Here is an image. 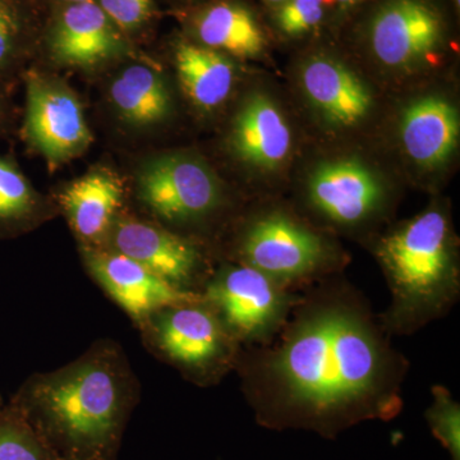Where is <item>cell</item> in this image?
Returning a JSON list of instances; mask_svg holds the SVG:
<instances>
[{
	"instance_id": "1",
	"label": "cell",
	"mask_w": 460,
	"mask_h": 460,
	"mask_svg": "<svg viewBox=\"0 0 460 460\" xmlns=\"http://www.w3.org/2000/svg\"><path fill=\"white\" fill-rule=\"evenodd\" d=\"M361 290L326 279L302 290L270 343L242 348L237 368L257 422L332 438L402 410L404 354Z\"/></svg>"
},
{
	"instance_id": "2",
	"label": "cell",
	"mask_w": 460,
	"mask_h": 460,
	"mask_svg": "<svg viewBox=\"0 0 460 460\" xmlns=\"http://www.w3.org/2000/svg\"><path fill=\"white\" fill-rule=\"evenodd\" d=\"M136 402L123 350L102 341L65 367L33 375L8 405L58 460H115Z\"/></svg>"
},
{
	"instance_id": "3",
	"label": "cell",
	"mask_w": 460,
	"mask_h": 460,
	"mask_svg": "<svg viewBox=\"0 0 460 460\" xmlns=\"http://www.w3.org/2000/svg\"><path fill=\"white\" fill-rule=\"evenodd\" d=\"M390 304L378 314L392 337H408L447 316L460 296L459 266L449 217L431 208L378 241Z\"/></svg>"
},
{
	"instance_id": "4",
	"label": "cell",
	"mask_w": 460,
	"mask_h": 460,
	"mask_svg": "<svg viewBox=\"0 0 460 460\" xmlns=\"http://www.w3.org/2000/svg\"><path fill=\"white\" fill-rule=\"evenodd\" d=\"M141 328L166 361L201 385L217 383L237 366L242 347L204 296L162 308Z\"/></svg>"
},
{
	"instance_id": "5",
	"label": "cell",
	"mask_w": 460,
	"mask_h": 460,
	"mask_svg": "<svg viewBox=\"0 0 460 460\" xmlns=\"http://www.w3.org/2000/svg\"><path fill=\"white\" fill-rule=\"evenodd\" d=\"M238 256V263L295 292L326 279L338 266L337 256L323 235L280 210L260 215L247 224Z\"/></svg>"
},
{
	"instance_id": "6",
	"label": "cell",
	"mask_w": 460,
	"mask_h": 460,
	"mask_svg": "<svg viewBox=\"0 0 460 460\" xmlns=\"http://www.w3.org/2000/svg\"><path fill=\"white\" fill-rule=\"evenodd\" d=\"M301 292L287 289L242 263L223 265L201 289L206 304L242 348L270 343L286 325Z\"/></svg>"
},
{
	"instance_id": "7",
	"label": "cell",
	"mask_w": 460,
	"mask_h": 460,
	"mask_svg": "<svg viewBox=\"0 0 460 460\" xmlns=\"http://www.w3.org/2000/svg\"><path fill=\"white\" fill-rule=\"evenodd\" d=\"M138 193L157 217L180 226L201 222L222 202L213 172L198 160L180 155L147 163L138 177Z\"/></svg>"
},
{
	"instance_id": "8",
	"label": "cell",
	"mask_w": 460,
	"mask_h": 460,
	"mask_svg": "<svg viewBox=\"0 0 460 460\" xmlns=\"http://www.w3.org/2000/svg\"><path fill=\"white\" fill-rule=\"evenodd\" d=\"M26 133L53 168L83 154L93 135L77 98L36 72L26 75Z\"/></svg>"
},
{
	"instance_id": "9",
	"label": "cell",
	"mask_w": 460,
	"mask_h": 460,
	"mask_svg": "<svg viewBox=\"0 0 460 460\" xmlns=\"http://www.w3.org/2000/svg\"><path fill=\"white\" fill-rule=\"evenodd\" d=\"M108 250L129 257L157 277L187 292L206 283L201 251L190 239L136 219H119L108 232Z\"/></svg>"
},
{
	"instance_id": "10",
	"label": "cell",
	"mask_w": 460,
	"mask_h": 460,
	"mask_svg": "<svg viewBox=\"0 0 460 460\" xmlns=\"http://www.w3.org/2000/svg\"><path fill=\"white\" fill-rule=\"evenodd\" d=\"M83 256L91 277L140 326L162 308L202 299L201 293L172 286L145 266L114 251L84 246Z\"/></svg>"
},
{
	"instance_id": "11",
	"label": "cell",
	"mask_w": 460,
	"mask_h": 460,
	"mask_svg": "<svg viewBox=\"0 0 460 460\" xmlns=\"http://www.w3.org/2000/svg\"><path fill=\"white\" fill-rule=\"evenodd\" d=\"M311 208L341 229L367 226L385 204V190L376 175L354 160H337L319 166L308 181Z\"/></svg>"
},
{
	"instance_id": "12",
	"label": "cell",
	"mask_w": 460,
	"mask_h": 460,
	"mask_svg": "<svg viewBox=\"0 0 460 460\" xmlns=\"http://www.w3.org/2000/svg\"><path fill=\"white\" fill-rule=\"evenodd\" d=\"M443 21L426 0H389L372 17L370 44L390 68L414 65L440 44Z\"/></svg>"
},
{
	"instance_id": "13",
	"label": "cell",
	"mask_w": 460,
	"mask_h": 460,
	"mask_svg": "<svg viewBox=\"0 0 460 460\" xmlns=\"http://www.w3.org/2000/svg\"><path fill=\"white\" fill-rule=\"evenodd\" d=\"M51 50L65 65L93 66L122 53L114 23L93 0L74 3L60 14Z\"/></svg>"
},
{
	"instance_id": "14",
	"label": "cell",
	"mask_w": 460,
	"mask_h": 460,
	"mask_svg": "<svg viewBox=\"0 0 460 460\" xmlns=\"http://www.w3.org/2000/svg\"><path fill=\"white\" fill-rule=\"evenodd\" d=\"M302 84L330 123L354 126L370 111L372 99L362 81L334 59L319 57L305 66Z\"/></svg>"
},
{
	"instance_id": "15",
	"label": "cell",
	"mask_w": 460,
	"mask_h": 460,
	"mask_svg": "<svg viewBox=\"0 0 460 460\" xmlns=\"http://www.w3.org/2000/svg\"><path fill=\"white\" fill-rule=\"evenodd\" d=\"M401 137L405 153L417 164H443L458 145V111L447 100L420 99L405 109Z\"/></svg>"
},
{
	"instance_id": "16",
	"label": "cell",
	"mask_w": 460,
	"mask_h": 460,
	"mask_svg": "<svg viewBox=\"0 0 460 460\" xmlns=\"http://www.w3.org/2000/svg\"><path fill=\"white\" fill-rule=\"evenodd\" d=\"M233 145L250 164L274 169L289 155L292 133L277 105L266 96L255 95L237 115Z\"/></svg>"
},
{
	"instance_id": "17",
	"label": "cell",
	"mask_w": 460,
	"mask_h": 460,
	"mask_svg": "<svg viewBox=\"0 0 460 460\" xmlns=\"http://www.w3.org/2000/svg\"><path fill=\"white\" fill-rule=\"evenodd\" d=\"M59 199L75 234L93 243L108 234L122 204L123 189L115 175L96 171L72 181Z\"/></svg>"
},
{
	"instance_id": "18",
	"label": "cell",
	"mask_w": 460,
	"mask_h": 460,
	"mask_svg": "<svg viewBox=\"0 0 460 460\" xmlns=\"http://www.w3.org/2000/svg\"><path fill=\"white\" fill-rule=\"evenodd\" d=\"M196 33L204 47L232 56L253 58L265 49L266 39L252 12L232 2H220L196 18Z\"/></svg>"
},
{
	"instance_id": "19",
	"label": "cell",
	"mask_w": 460,
	"mask_h": 460,
	"mask_svg": "<svg viewBox=\"0 0 460 460\" xmlns=\"http://www.w3.org/2000/svg\"><path fill=\"white\" fill-rule=\"evenodd\" d=\"M175 65L184 93L199 108H217L232 93L234 66L220 51L181 44L175 51Z\"/></svg>"
},
{
	"instance_id": "20",
	"label": "cell",
	"mask_w": 460,
	"mask_h": 460,
	"mask_svg": "<svg viewBox=\"0 0 460 460\" xmlns=\"http://www.w3.org/2000/svg\"><path fill=\"white\" fill-rule=\"evenodd\" d=\"M111 98L118 113L133 126L160 123L171 111V95L164 81L145 66L124 69L111 84Z\"/></svg>"
},
{
	"instance_id": "21",
	"label": "cell",
	"mask_w": 460,
	"mask_h": 460,
	"mask_svg": "<svg viewBox=\"0 0 460 460\" xmlns=\"http://www.w3.org/2000/svg\"><path fill=\"white\" fill-rule=\"evenodd\" d=\"M40 202L16 164L0 156V237L25 229L38 217Z\"/></svg>"
},
{
	"instance_id": "22",
	"label": "cell",
	"mask_w": 460,
	"mask_h": 460,
	"mask_svg": "<svg viewBox=\"0 0 460 460\" xmlns=\"http://www.w3.org/2000/svg\"><path fill=\"white\" fill-rule=\"evenodd\" d=\"M0 460H58L40 436L13 408L0 413Z\"/></svg>"
},
{
	"instance_id": "23",
	"label": "cell",
	"mask_w": 460,
	"mask_h": 460,
	"mask_svg": "<svg viewBox=\"0 0 460 460\" xmlns=\"http://www.w3.org/2000/svg\"><path fill=\"white\" fill-rule=\"evenodd\" d=\"M432 402L426 411L432 435L449 452L453 460H460V405L447 387L435 385L431 389Z\"/></svg>"
},
{
	"instance_id": "24",
	"label": "cell",
	"mask_w": 460,
	"mask_h": 460,
	"mask_svg": "<svg viewBox=\"0 0 460 460\" xmlns=\"http://www.w3.org/2000/svg\"><path fill=\"white\" fill-rule=\"evenodd\" d=\"M329 0H287L277 14L279 29L289 36L301 35L319 25Z\"/></svg>"
},
{
	"instance_id": "25",
	"label": "cell",
	"mask_w": 460,
	"mask_h": 460,
	"mask_svg": "<svg viewBox=\"0 0 460 460\" xmlns=\"http://www.w3.org/2000/svg\"><path fill=\"white\" fill-rule=\"evenodd\" d=\"M109 20L122 30H132L146 22L153 12V0H99Z\"/></svg>"
},
{
	"instance_id": "26",
	"label": "cell",
	"mask_w": 460,
	"mask_h": 460,
	"mask_svg": "<svg viewBox=\"0 0 460 460\" xmlns=\"http://www.w3.org/2000/svg\"><path fill=\"white\" fill-rule=\"evenodd\" d=\"M21 23L16 9L7 0H0V69L16 56Z\"/></svg>"
},
{
	"instance_id": "27",
	"label": "cell",
	"mask_w": 460,
	"mask_h": 460,
	"mask_svg": "<svg viewBox=\"0 0 460 460\" xmlns=\"http://www.w3.org/2000/svg\"><path fill=\"white\" fill-rule=\"evenodd\" d=\"M334 2L337 3L341 8H349L356 5L357 3L362 2V0H334Z\"/></svg>"
},
{
	"instance_id": "28",
	"label": "cell",
	"mask_w": 460,
	"mask_h": 460,
	"mask_svg": "<svg viewBox=\"0 0 460 460\" xmlns=\"http://www.w3.org/2000/svg\"><path fill=\"white\" fill-rule=\"evenodd\" d=\"M265 2L271 3V4H278V3H286L287 0H265Z\"/></svg>"
},
{
	"instance_id": "29",
	"label": "cell",
	"mask_w": 460,
	"mask_h": 460,
	"mask_svg": "<svg viewBox=\"0 0 460 460\" xmlns=\"http://www.w3.org/2000/svg\"><path fill=\"white\" fill-rule=\"evenodd\" d=\"M63 2L69 3V4H74V3L87 2V0H63Z\"/></svg>"
},
{
	"instance_id": "30",
	"label": "cell",
	"mask_w": 460,
	"mask_h": 460,
	"mask_svg": "<svg viewBox=\"0 0 460 460\" xmlns=\"http://www.w3.org/2000/svg\"><path fill=\"white\" fill-rule=\"evenodd\" d=\"M4 401H3V396L0 395V413H2L3 408H4Z\"/></svg>"
},
{
	"instance_id": "31",
	"label": "cell",
	"mask_w": 460,
	"mask_h": 460,
	"mask_svg": "<svg viewBox=\"0 0 460 460\" xmlns=\"http://www.w3.org/2000/svg\"><path fill=\"white\" fill-rule=\"evenodd\" d=\"M0 120H2V104H0Z\"/></svg>"
},
{
	"instance_id": "32",
	"label": "cell",
	"mask_w": 460,
	"mask_h": 460,
	"mask_svg": "<svg viewBox=\"0 0 460 460\" xmlns=\"http://www.w3.org/2000/svg\"><path fill=\"white\" fill-rule=\"evenodd\" d=\"M456 3V5H459V0H454Z\"/></svg>"
}]
</instances>
